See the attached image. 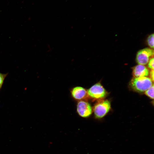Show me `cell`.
<instances>
[{"label":"cell","instance_id":"cell-6","mask_svg":"<svg viewBox=\"0 0 154 154\" xmlns=\"http://www.w3.org/2000/svg\"><path fill=\"white\" fill-rule=\"evenodd\" d=\"M71 94L74 98L77 100L85 99L88 95L87 91L80 86H77L73 88L71 91Z\"/></svg>","mask_w":154,"mask_h":154},{"label":"cell","instance_id":"cell-11","mask_svg":"<svg viewBox=\"0 0 154 154\" xmlns=\"http://www.w3.org/2000/svg\"><path fill=\"white\" fill-rule=\"evenodd\" d=\"M149 61L148 64V66L149 68L151 70L154 69V58H151Z\"/></svg>","mask_w":154,"mask_h":154},{"label":"cell","instance_id":"cell-10","mask_svg":"<svg viewBox=\"0 0 154 154\" xmlns=\"http://www.w3.org/2000/svg\"><path fill=\"white\" fill-rule=\"evenodd\" d=\"M8 74H2L0 73V89L1 88L4 80Z\"/></svg>","mask_w":154,"mask_h":154},{"label":"cell","instance_id":"cell-1","mask_svg":"<svg viewBox=\"0 0 154 154\" xmlns=\"http://www.w3.org/2000/svg\"><path fill=\"white\" fill-rule=\"evenodd\" d=\"M130 86L134 90L139 92L145 91L153 84L151 79L146 76L134 77L130 82Z\"/></svg>","mask_w":154,"mask_h":154},{"label":"cell","instance_id":"cell-4","mask_svg":"<svg viewBox=\"0 0 154 154\" xmlns=\"http://www.w3.org/2000/svg\"><path fill=\"white\" fill-rule=\"evenodd\" d=\"M153 50L146 48L139 51L137 53L136 60L139 64L145 65L149 62L150 58L153 55Z\"/></svg>","mask_w":154,"mask_h":154},{"label":"cell","instance_id":"cell-9","mask_svg":"<svg viewBox=\"0 0 154 154\" xmlns=\"http://www.w3.org/2000/svg\"><path fill=\"white\" fill-rule=\"evenodd\" d=\"M147 43L149 46L151 48H154V34L149 35L147 39Z\"/></svg>","mask_w":154,"mask_h":154},{"label":"cell","instance_id":"cell-8","mask_svg":"<svg viewBox=\"0 0 154 154\" xmlns=\"http://www.w3.org/2000/svg\"><path fill=\"white\" fill-rule=\"evenodd\" d=\"M154 85L153 84L149 89L145 91V94L152 99L154 98Z\"/></svg>","mask_w":154,"mask_h":154},{"label":"cell","instance_id":"cell-12","mask_svg":"<svg viewBox=\"0 0 154 154\" xmlns=\"http://www.w3.org/2000/svg\"><path fill=\"white\" fill-rule=\"evenodd\" d=\"M150 79L153 82L154 80V71L153 70H152L150 72Z\"/></svg>","mask_w":154,"mask_h":154},{"label":"cell","instance_id":"cell-7","mask_svg":"<svg viewBox=\"0 0 154 154\" xmlns=\"http://www.w3.org/2000/svg\"><path fill=\"white\" fill-rule=\"evenodd\" d=\"M149 74V70L144 65L139 64L133 68V74L134 77L146 76Z\"/></svg>","mask_w":154,"mask_h":154},{"label":"cell","instance_id":"cell-3","mask_svg":"<svg viewBox=\"0 0 154 154\" xmlns=\"http://www.w3.org/2000/svg\"><path fill=\"white\" fill-rule=\"evenodd\" d=\"M87 91L88 95L95 99L104 98L107 94L106 90L99 83L93 85Z\"/></svg>","mask_w":154,"mask_h":154},{"label":"cell","instance_id":"cell-5","mask_svg":"<svg viewBox=\"0 0 154 154\" xmlns=\"http://www.w3.org/2000/svg\"><path fill=\"white\" fill-rule=\"evenodd\" d=\"M77 110L78 114L83 117H88L92 113V109L90 104L83 100L78 103Z\"/></svg>","mask_w":154,"mask_h":154},{"label":"cell","instance_id":"cell-2","mask_svg":"<svg viewBox=\"0 0 154 154\" xmlns=\"http://www.w3.org/2000/svg\"><path fill=\"white\" fill-rule=\"evenodd\" d=\"M110 107V103L107 100L98 102L95 105L94 108L95 117L98 118H102L108 112Z\"/></svg>","mask_w":154,"mask_h":154}]
</instances>
